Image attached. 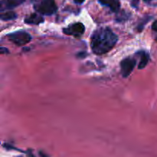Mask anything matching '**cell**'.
<instances>
[{
	"instance_id": "obj_1",
	"label": "cell",
	"mask_w": 157,
	"mask_h": 157,
	"mask_svg": "<svg viewBox=\"0 0 157 157\" xmlns=\"http://www.w3.org/2000/svg\"><path fill=\"white\" fill-rule=\"evenodd\" d=\"M118 41V36L107 27L96 29L91 35L90 46L93 52L101 55L110 52Z\"/></svg>"
},
{
	"instance_id": "obj_2",
	"label": "cell",
	"mask_w": 157,
	"mask_h": 157,
	"mask_svg": "<svg viewBox=\"0 0 157 157\" xmlns=\"http://www.w3.org/2000/svg\"><path fill=\"white\" fill-rule=\"evenodd\" d=\"M34 9L41 15H52L58 10L55 0H33Z\"/></svg>"
},
{
	"instance_id": "obj_3",
	"label": "cell",
	"mask_w": 157,
	"mask_h": 157,
	"mask_svg": "<svg viewBox=\"0 0 157 157\" xmlns=\"http://www.w3.org/2000/svg\"><path fill=\"white\" fill-rule=\"evenodd\" d=\"M8 38L12 42L18 46H22L28 44L32 40V36L25 31H17L8 35Z\"/></svg>"
},
{
	"instance_id": "obj_4",
	"label": "cell",
	"mask_w": 157,
	"mask_h": 157,
	"mask_svg": "<svg viewBox=\"0 0 157 157\" xmlns=\"http://www.w3.org/2000/svg\"><path fill=\"white\" fill-rule=\"evenodd\" d=\"M136 64V58H133V57H128V58L122 60V61L121 62V70L122 76L124 78H127L128 76H130Z\"/></svg>"
},
{
	"instance_id": "obj_5",
	"label": "cell",
	"mask_w": 157,
	"mask_h": 157,
	"mask_svg": "<svg viewBox=\"0 0 157 157\" xmlns=\"http://www.w3.org/2000/svg\"><path fill=\"white\" fill-rule=\"evenodd\" d=\"M85 31V27L81 22H76L70 25L63 29V32L67 35H72L76 38L81 37Z\"/></svg>"
},
{
	"instance_id": "obj_6",
	"label": "cell",
	"mask_w": 157,
	"mask_h": 157,
	"mask_svg": "<svg viewBox=\"0 0 157 157\" xmlns=\"http://www.w3.org/2000/svg\"><path fill=\"white\" fill-rule=\"evenodd\" d=\"M25 0H0V11L1 12L10 10L22 4Z\"/></svg>"
},
{
	"instance_id": "obj_7",
	"label": "cell",
	"mask_w": 157,
	"mask_h": 157,
	"mask_svg": "<svg viewBox=\"0 0 157 157\" xmlns=\"http://www.w3.org/2000/svg\"><path fill=\"white\" fill-rule=\"evenodd\" d=\"M44 18L38 13L31 14L25 18V22L29 25H39L40 23L44 22Z\"/></svg>"
},
{
	"instance_id": "obj_8",
	"label": "cell",
	"mask_w": 157,
	"mask_h": 157,
	"mask_svg": "<svg viewBox=\"0 0 157 157\" xmlns=\"http://www.w3.org/2000/svg\"><path fill=\"white\" fill-rule=\"evenodd\" d=\"M101 5L110 8L114 12H119L120 5L119 0H98Z\"/></svg>"
},
{
	"instance_id": "obj_9",
	"label": "cell",
	"mask_w": 157,
	"mask_h": 157,
	"mask_svg": "<svg viewBox=\"0 0 157 157\" xmlns=\"http://www.w3.org/2000/svg\"><path fill=\"white\" fill-rule=\"evenodd\" d=\"M136 55L138 56H140V63L138 64V68L139 69H143L147 66V64H148L149 60H150V55L147 52H146L145 51H140V52H137Z\"/></svg>"
},
{
	"instance_id": "obj_10",
	"label": "cell",
	"mask_w": 157,
	"mask_h": 157,
	"mask_svg": "<svg viewBox=\"0 0 157 157\" xmlns=\"http://www.w3.org/2000/svg\"><path fill=\"white\" fill-rule=\"evenodd\" d=\"M0 18L3 21H9V20L15 19L17 18L16 13L12 11H6V12H1V15Z\"/></svg>"
},
{
	"instance_id": "obj_11",
	"label": "cell",
	"mask_w": 157,
	"mask_h": 157,
	"mask_svg": "<svg viewBox=\"0 0 157 157\" xmlns=\"http://www.w3.org/2000/svg\"><path fill=\"white\" fill-rule=\"evenodd\" d=\"M129 18V14L126 13L124 11H123L121 14H119L117 16V21H125V20L128 19Z\"/></svg>"
},
{
	"instance_id": "obj_12",
	"label": "cell",
	"mask_w": 157,
	"mask_h": 157,
	"mask_svg": "<svg viewBox=\"0 0 157 157\" xmlns=\"http://www.w3.org/2000/svg\"><path fill=\"white\" fill-rule=\"evenodd\" d=\"M152 30H153V37H154L155 40L157 41V20L153 22V25H152Z\"/></svg>"
},
{
	"instance_id": "obj_13",
	"label": "cell",
	"mask_w": 157,
	"mask_h": 157,
	"mask_svg": "<svg viewBox=\"0 0 157 157\" xmlns=\"http://www.w3.org/2000/svg\"><path fill=\"white\" fill-rule=\"evenodd\" d=\"M150 18H151V17H146L145 18V20H143V21H141V22L140 23V25H139V26H138V30L139 31H142V29H144V25H145V23H147V22H148L149 21V20L150 19Z\"/></svg>"
},
{
	"instance_id": "obj_14",
	"label": "cell",
	"mask_w": 157,
	"mask_h": 157,
	"mask_svg": "<svg viewBox=\"0 0 157 157\" xmlns=\"http://www.w3.org/2000/svg\"><path fill=\"white\" fill-rule=\"evenodd\" d=\"M139 3H140V0H132L131 1L132 7L134 8V9H138Z\"/></svg>"
},
{
	"instance_id": "obj_15",
	"label": "cell",
	"mask_w": 157,
	"mask_h": 157,
	"mask_svg": "<svg viewBox=\"0 0 157 157\" xmlns=\"http://www.w3.org/2000/svg\"><path fill=\"white\" fill-rule=\"evenodd\" d=\"M84 1L85 0H74L75 3H76V4H82Z\"/></svg>"
},
{
	"instance_id": "obj_16",
	"label": "cell",
	"mask_w": 157,
	"mask_h": 157,
	"mask_svg": "<svg viewBox=\"0 0 157 157\" xmlns=\"http://www.w3.org/2000/svg\"><path fill=\"white\" fill-rule=\"evenodd\" d=\"M144 1L147 3H150V2H151L152 1H153V0H144Z\"/></svg>"
}]
</instances>
